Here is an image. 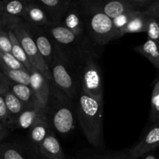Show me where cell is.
<instances>
[{
    "label": "cell",
    "mask_w": 159,
    "mask_h": 159,
    "mask_svg": "<svg viewBox=\"0 0 159 159\" xmlns=\"http://www.w3.org/2000/svg\"><path fill=\"white\" fill-rule=\"evenodd\" d=\"M75 99L76 113L85 138L94 147H103V99L90 97L82 89Z\"/></svg>",
    "instance_id": "cell-1"
},
{
    "label": "cell",
    "mask_w": 159,
    "mask_h": 159,
    "mask_svg": "<svg viewBox=\"0 0 159 159\" xmlns=\"http://www.w3.org/2000/svg\"><path fill=\"white\" fill-rule=\"evenodd\" d=\"M134 51L148 59L151 63L159 70V47L155 42L148 40L142 44L137 46Z\"/></svg>",
    "instance_id": "cell-22"
},
{
    "label": "cell",
    "mask_w": 159,
    "mask_h": 159,
    "mask_svg": "<svg viewBox=\"0 0 159 159\" xmlns=\"http://www.w3.org/2000/svg\"><path fill=\"white\" fill-rule=\"evenodd\" d=\"M23 21L43 28H48L52 26L43 9L36 2L30 1L26 6L25 12L22 17Z\"/></svg>",
    "instance_id": "cell-16"
},
{
    "label": "cell",
    "mask_w": 159,
    "mask_h": 159,
    "mask_svg": "<svg viewBox=\"0 0 159 159\" xmlns=\"http://www.w3.org/2000/svg\"><path fill=\"white\" fill-rule=\"evenodd\" d=\"M47 116L46 108L41 107L26 108L15 120L12 128H19L29 130L37 121Z\"/></svg>",
    "instance_id": "cell-14"
},
{
    "label": "cell",
    "mask_w": 159,
    "mask_h": 159,
    "mask_svg": "<svg viewBox=\"0 0 159 159\" xmlns=\"http://www.w3.org/2000/svg\"><path fill=\"white\" fill-rule=\"evenodd\" d=\"M0 68L27 71L25 67L12 56L11 53L2 52V51H0Z\"/></svg>",
    "instance_id": "cell-27"
},
{
    "label": "cell",
    "mask_w": 159,
    "mask_h": 159,
    "mask_svg": "<svg viewBox=\"0 0 159 159\" xmlns=\"http://www.w3.org/2000/svg\"><path fill=\"white\" fill-rule=\"evenodd\" d=\"M0 69L10 82L29 85L30 79L29 71H23V70L9 69L6 68H0Z\"/></svg>",
    "instance_id": "cell-24"
},
{
    "label": "cell",
    "mask_w": 159,
    "mask_h": 159,
    "mask_svg": "<svg viewBox=\"0 0 159 159\" xmlns=\"http://www.w3.org/2000/svg\"><path fill=\"white\" fill-rule=\"evenodd\" d=\"M133 11L134 10L127 11V12L120 14V16H116V18L112 20H113V30H114L115 35H116V39L123 37L122 31L124 30L125 26H127V23H128L129 20H130V16H131Z\"/></svg>",
    "instance_id": "cell-28"
},
{
    "label": "cell",
    "mask_w": 159,
    "mask_h": 159,
    "mask_svg": "<svg viewBox=\"0 0 159 159\" xmlns=\"http://www.w3.org/2000/svg\"><path fill=\"white\" fill-rule=\"evenodd\" d=\"M3 98L11 120V130H12L15 120L26 108L21 101L9 89L3 95Z\"/></svg>",
    "instance_id": "cell-21"
},
{
    "label": "cell",
    "mask_w": 159,
    "mask_h": 159,
    "mask_svg": "<svg viewBox=\"0 0 159 159\" xmlns=\"http://www.w3.org/2000/svg\"><path fill=\"white\" fill-rule=\"evenodd\" d=\"M9 129L7 128L6 126H4L3 124H0V144L2 143V141H4L5 138L8 136L9 133Z\"/></svg>",
    "instance_id": "cell-37"
},
{
    "label": "cell",
    "mask_w": 159,
    "mask_h": 159,
    "mask_svg": "<svg viewBox=\"0 0 159 159\" xmlns=\"http://www.w3.org/2000/svg\"><path fill=\"white\" fill-rule=\"evenodd\" d=\"M148 34V40L155 42L159 47V22L158 19L155 17L148 16L146 32Z\"/></svg>",
    "instance_id": "cell-29"
},
{
    "label": "cell",
    "mask_w": 159,
    "mask_h": 159,
    "mask_svg": "<svg viewBox=\"0 0 159 159\" xmlns=\"http://www.w3.org/2000/svg\"><path fill=\"white\" fill-rule=\"evenodd\" d=\"M29 72L30 75L29 87L35 95L38 103L46 108L51 93V82L34 67L30 68Z\"/></svg>",
    "instance_id": "cell-10"
},
{
    "label": "cell",
    "mask_w": 159,
    "mask_h": 159,
    "mask_svg": "<svg viewBox=\"0 0 159 159\" xmlns=\"http://www.w3.org/2000/svg\"><path fill=\"white\" fill-rule=\"evenodd\" d=\"M87 4L103 12L110 19H114L129 10H134L128 0H85Z\"/></svg>",
    "instance_id": "cell-12"
},
{
    "label": "cell",
    "mask_w": 159,
    "mask_h": 159,
    "mask_svg": "<svg viewBox=\"0 0 159 159\" xmlns=\"http://www.w3.org/2000/svg\"><path fill=\"white\" fill-rule=\"evenodd\" d=\"M9 90L21 101L26 109L41 107L29 85L9 82Z\"/></svg>",
    "instance_id": "cell-18"
},
{
    "label": "cell",
    "mask_w": 159,
    "mask_h": 159,
    "mask_svg": "<svg viewBox=\"0 0 159 159\" xmlns=\"http://www.w3.org/2000/svg\"><path fill=\"white\" fill-rule=\"evenodd\" d=\"M50 71L52 82L71 99H75L81 90L79 61L67 57L54 45V56Z\"/></svg>",
    "instance_id": "cell-2"
},
{
    "label": "cell",
    "mask_w": 159,
    "mask_h": 159,
    "mask_svg": "<svg viewBox=\"0 0 159 159\" xmlns=\"http://www.w3.org/2000/svg\"><path fill=\"white\" fill-rule=\"evenodd\" d=\"M159 121V79L155 82L152 94L150 111V122L152 124Z\"/></svg>",
    "instance_id": "cell-26"
},
{
    "label": "cell",
    "mask_w": 159,
    "mask_h": 159,
    "mask_svg": "<svg viewBox=\"0 0 159 159\" xmlns=\"http://www.w3.org/2000/svg\"><path fill=\"white\" fill-rule=\"evenodd\" d=\"M158 22H159V19H158Z\"/></svg>",
    "instance_id": "cell-39"
},
{
    "label": "cell",
    "mask_w": 159,
    "mask_h": 159,
    "mask_svg": "<svg viewBox=\"0 0 159 159\" xmlns=\"http://www.w3.org/2000/svg\"><path fill=\"white\" fill-rule=\"evenodd\" d=\"M23 23L28 34L30 35L35 43L40 55L42 56L47 65L50 67L54 56V43L44 28L30 24L24 21Z\"/></svg>",
    "instance_id": "cell-8"
},
{
    "label": "cell",
    "mask_w": 159,
    "mask_h": 159,
    "mask_svg": "<svg viewBox=\"0 0 159 159\" xmlns=\"http://www.w3.org/2000/svg\"><path fill=\"white\" fill-rule=\"evenodd\" d=\"M50 130L49 124L48 123L47 116L39 120L29 130L28 137L31 146L37 153H38L39 148L45 139Z\"/></svg>",
    "instance_id": "cell-17"
},
{
    "label": "cell",
    "mask_w": 159,
    "mask_h": 159,
    "mask_svg": "<svg viewBox=\"0 0 159 159\" xmlns=\"http://www.w3.org/2000/svg\"><path fill=\"white\" fill-rule=\"evenodd\" d=\"M9 38H10L11 41V47H12V50H11V54H12L14 57L16 59L19 61L23 66L25 67L26 70L28 71L30 70V68H32L30 63V61L28 59L27 56H26V53H25L24 50L22 48L21 44L20 43L19 40H17L16 37L14 34L13 31L9 30Z\"/></svg>",
    "instance_id": "cell-23"
},
{
    "label": "cell",
    "mask_w": 159,
    "mask_h": 159,
    "mask_svg": "<svg viewBox=\"0 0 159 159\" xmlns=\"http://www.w3.org/2000/svg\"><path fill=\"white\" fill-rule=\"evenodd\" d=\"M8 30L0 28V51L6 53H11L10 38L9 36Z\"/></svg>",
    "instance_id": "cell-31"
},
{
    "label": "cell",
    "mask_w": 159,
    "mask_h": 159,
    "mask_svg": "<svg viewBox=\"0 0 159 159\" xmlns=\"http://www.w3.org/2000/svg\"><path fill=\"white\" fill-rule=\"evenodd\" d=\"M87 159H130L128 154L125 152H117L113 155H99L96 157H91Z\"/></svg>",
    "instance_id": "cell-35"
},
{
    "label": "cell",
    "mask_w": 159,
    "mask_h": 159,
    "mask_svg": "<svg viewBox=\"0 0 159 159\" xmlns=\"http://www.w3.org/2000/svg\"><path fill=\"white\" fill-rule=\"evenodd\" d=\"M77 2L82 13L85 34L95 47L104 46L116 39L112 19L87 4L85 0Z\"/></svg>",
    "instance_id": "cell-4"
},
{
    "label": "cell",
    "mask_w": 159,
    "mask_h": 159,
    "mask_svg": "<svg viewBox=\"0 0 159 159\" xmlns=\"http://www.w3.org/2000/svg\"><path fill=\"white\" fill-rule=\"evenodd\" d=\"M29 2L27 0H0V9L10 16L22 19Z\"/></svg>",
    "instance_id": "cell-20"
},
{
    "label": "cell",
    "mask_w": 159,
    "mask_h": 159,
    "mask_svg": "<svg viewBox=\"0 0 159 159\" xmlns=\"http://www.w3.org/2000/svg\"><path fill=\"white\" fill-rule=\"evenodd\" d=\"M45 30L54 45L74 61L78 62L86 54H98V48L88 37L76 36L61 24L52 25Z\"/></svg>",
    "instance_id": "cell-5"
},
{
    "label": "cell",
    "mask_w": 159,
    "mask_h": 159,
    "mask_svg": "<svg viewBox=\"0 0 159 159\" xmlns=\"http://www.w3.org/2000/svg\"><path fill=\"white\" fill-rule=\"evenodd\" d=\"M38 153L46 159H66L61 144L53 130H50L39 148Z\"/></svg>",
    "instance_id": "cell-15"
},
{
    "label": "cell",
    "mask_w": 159,
    "mask_h": 159,
    "mask_svg": "<svg viewBox=\"0 0 159 159\" xmlns=\"http://www.w3.org/2000/svg\"><path fill=\"white\" fill-rule=\"evenodd\" d=\"M154 0H128L129 3L136 11H143L148 7Z\"/></svg>",
    "instance_id": "cell-34"
},
{
    "label": "cell",
    "mask_w": 159,
    "mask_h": 159,
    "mask_svg": "<svg viewBox=\"0 0 159 159\" xmlns=\"http://www.w3.org/2000/svg\"><path fill=\"white\" fill-rule=\"evenodd\" d=\"M12 31L21 44L22 48L24 50L31 66L40 71L50 82H52V76H51L49 66L47 65L45 61L40 55L32 37L28 34L23 21L19 23L12 30Z\"/></svg>",
    "instance_id": "cell-7"
},
{
    "label": "cell",
    "mask_w": 159,
    "mask_h": 159,
    "mask_svg": "<svg viewBox=\"0 0 159 159\" xmlns=\"http://www.w3.org/2000/svg\"><path fill=\"white\" fill-rule=\"evenodd\" d=\"M159 146V121L152 124L141 140L128 151L130 159H138Z\"/></svg>",
    "instance_id": "cell-9"
},
{
    "label": "cell",
    "mask_w": 159,
    "mask_h": 159,
    "mask_svg": "<svg viewBox=\"0 0 159 159\" xmlns=\"http://www.w3.org/2000/svg\"><path fill=\"white\" fill-rule=\"evenodd\" d=\"M143 156H144L143 159H158L157 157L155 155H153V154H146V155H143Z\"/></svg>",
    "instance_id": "cell-38"
},
{
    "label": "cell",
    "mask_w": 159,
    "mask_h": 159,
    "mask_svg": "<svg viewBox=\"0 0 159 159\" xmlns=\"http://www.w3.org/2000/svg\"><path fill=\"white\" fill-rule=\"evenodd\" d=\"M98 54H89L79 61L81 89L90 97L103 99L102 69Z\"/></svg>",
    "instance_id": "cell-6"
},
{
    "label": "cell",
    "mask_w": 159,
    "mask_h": 159,
    "mask_svg": "<svg viewBox=\"0 0 159 159\" xmlns=\"http://www.w3.org/2000/svg\"><path fill=\"white\" fill-rule=\"evenodd\" d=\"M47 120L54 131L67 135L75 128V115L72 99L67 96L55 85L51 84V93L46 107Z\"/></svg>",
    "instance_id": "cell-3"
},
{
    "label": "cell",
    "mask_w": 159,
    "mask_h": 159,
    "mask_svg": "<svg viewBox=\"0 0 159 159\" xmlns=\"http://www.w3.org/2000/svg\"><path fill=\"white\" fill-rule=\"evenodd\" d=\"M9 81L7 78L0 71V95L3 96L9 89Z\"/></svg>",
    "instance_id": "cell-36"
},
{
    "label": "cell",
    "mask_w": 159,
    "mask_h": 159,
    "mask_svg": "<svg viewBox=\"0 0 159 159\" xmlns=\"http://www.w3.org/2000/svg\"><path fill=\"white\" fill-rule=\"evenodd\" d=\"M43 9L52 25L61 24L67 11L72 4L71 0H35Z\"/></svg>",
    "instance_id": "cell-11"
},
{
    "label": "cell",
    "mask_w": 159,
    "mask_h": 159,
    "mask_svg": "<svg viewBox=\"0 0 159 159\" xmlns=\"http://www.w3.org/2000/svg\"><path fill=\"white\" fill-rule=\"evenodd\" d=\"M0 159H30L28 158L18 148L9 144H0Z\"/></svg>",
    "instance_id": "cell-25"
},
{
    "label": "cell",
    "mask_w": 159,
    "mask_h": 159,
    "mask_svg": "<svg viewBox=\"0 0 159 159\" xmlns=\"http://www.w3.org/2000/svg\"><path fill=\"white\" fill-rule=\"evenodd\" d=\"M148 16L141 11L134 10L132 15L127 23V26L122 31V36L127 34L146 32Z\"/></svg>",
    "instance_id": "cell-19"
},
{
    "label": "cell",
    "mask_w": 159,
    "mask_h": 159,
    "mask_svg": "<svg viewBox=\"0 0 159 159\" xmlns=\"http://www.w3.org/2000/svg\"><path fill=\"white\" fill-rule=\"evenodd\" d=\"M61 24L79 37H87L82 20V13L77 1H72L71 7L65 13Z\"/></svg>",
    "instance_id": "cell-13"
},
{
    "label": "cell",
    "mask_w": 159,
    "mask_h": 159,
    "mask_svg": "<svg viewBox=\"0 0 159 159\" xmlns=\"http://www.w3.org/2000/svg\"><path fill=\"white\" fill-rule=\"evenodd\" d=\"M22 21V19L10 16L0 9V28L12 30Z\"/></svg>",
    "instance_id": "cell-30"
},
{
    "label": "cell",
    "mask_w": 159,
    "mask_h": 159,
    "mask_svg": "<svg viewBox=\"0 0 159 159\" xmlns=\"http://www.w3.org/2000/svg\"><path fill=\"white\" fill-rule=\"evenodd\" d=\"M141 12L146 16L159 19V0H154L152 4L144 10L141 11Z\"/></svg>",
    "instance_id": "cell-33"
},
{
    "label": "cell",
    "mask_w": 159,
    "mask_h": 159,
    "mask_svg": "<svg viewBox=\"0 0 159 159\" xmlns=\"http://www.w3.org/2000/svg\"><path fill=\"white\" fill-rule=\"evenodd\" d=\"M0 124L6 126L11 130V120L5 103L3 96L0 95Z\"/></svg>",
    "instance_id": "cell-32"
}]
</instances>
